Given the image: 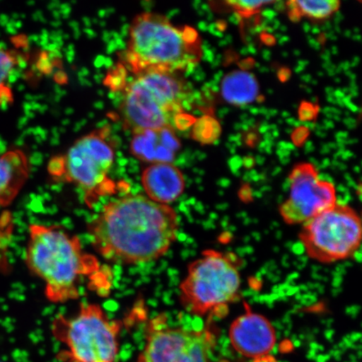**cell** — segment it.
<instances>
[{
    "label": "cell",
    "instance_id": "3957f363",
    "mask_svg": "<svg viewBox=\"0 0 362 362\" xmlns=\"http://www.w3.org/2000/svg\"><path fill=\"white\" fill-rule=\"evenodd\" d=\"M201 54V40L192 27H178L160 13L143 12L131 23L123 57L134 76L151 71L180 74L196 66Z\"/></svg>",
    "mask_w": 362,
    "mask_h": 362
},
{
    "label": "cell",
    "instance_id": "5bb4252c",
    "mask_svg": "<svg viewBox=\"0 0 362 362\" xmlns=\"http://www.w3.org/2000/svg\"><path fill=\"white\" fill-rule=\"evenodd\" d=\"M28 156L16 148L0 155V208L7 207L16 200L29 179Z\"/></svg>",
    "mask_w": 362,
    "mask_h": 362
},
{
    "label": "cell",
    "instance_id": "52a82bcc",
    "mask_svg": "<svg viewBox=\"0 0 362 362\" xmlns=\"http://www.w3.org/2000/svg\"><path fill=\"white\" fill-rule=\"evenodd\" d=\"M121 329L120 321L92 303L81 305L74 316H57L52 325L53 337L64 346L62 362H115Z\"/></svg>",
    "mask_w": 362,
    "mask_h": 362
},
{
    "label": "cell",
    "instance_id": "ac0fdd59",
    "mask_svg": "<svg viewBox=\"0 0 362 362\" xmlns=\"http://www.w3.org/2000/svg\"><path fill=\"white\" fill-rule=\"evenodd\" d=\"M17 64V59L13 54L0 45V89L4 88L6 81Z\"/></svg>",
    "mask_w": 362,
    "mask_h": 362
},
{
    "label": "cell",
    "instance_id": "9c48e42d",
    "mask_svg": "<svg viewBox=\"0 0 362 362\" xmlns=\"http://www.w3.org/2000/svg\"><path fill=\"white\" fill-rule=\"evenodd\" d=\"M144 339L137 362H211L216 344L210 328L172 327L164 314L148 321Z\"/></svg>",
    "mask_w": 362,
    "mask_h": 362
},
{
    "label": "cell",
    "instance_id": "4fadbf2b",
    "mask_svg": "<svg viewBox=\"0 0 362 362\" xmlns=\"http://www.w3.org/2000/svg\"><path fill=\"white\" fill-rule=\"evenodd\" d=\"M141 184L149 200L167 206L177 201L185 188L184 175L172 163L147 167L143 171Z\"/></svg>",
    "mask_w": 362,
    "mask_h": 362
},
{
    "label": "cell",
    "instance_id": "6da1fadb",
    "mask_svg": "<svg viewBox=\"0 0 362 362\" xmlns=\"http://www.w3.org/2000/svg\"><path fill=\"white\" fill-rule=\"evenodd\" d=\"M179 217L171 206L143 194L106 204L88 225L93 247L108 262L139 265L160 259L178 238Z\"/></svg>",
    "mask_w": 362,
    "mask_h": 362
},
{
    "label": "cell",
    "instance_id": "30bf717a",
    "mask_svg": "<svg viewBox=\"0 0 362 362\" xmlns=\"http://www.w3.org/2000/svg\"><path fill=\"white\" fill-rule=\"evenodd\" d=\"M288 198L279 208L288 225L302 226L338 203L336 187L321 180L313 165H297L288 175Z\"/></svg>",
    "mask_w": 362,
    "mask_h": 362
},
{
    "label": "cell",
    "instance_id": "2e32d148",
    "mask_svg": "<svg viewBox=\"0 0 362 362\" xmlns=\"http://www.w3.org/2000/svg\"><path fill=\"white\" fill-rule=\"evenodd\" d=\"M341 6L337 0H293L287 3L289 17L298 21L302 17L313 21L328 19Z\"/></svg>",
    "mask_w": 362,
    "mask_h": 362
},
{
    "label": "cell",
    "instance_id": "8992f818",
    "mask_svg": "<svg viewBox=\"0 0 362 362\" xmlns=\"http://www.w3.org/2000/svg\"><path fill=\"white\" fill-rule=\"evenodd\" d=\"M115 141L107 127L94 130L76 140L66 155L54 158L49 173L56 180L81 189L86 203L92 207L99 199L116 192L110 178L116 156Z\"/></svg>",
    "mask_w": 362,
    "mask_h": 362
},
{
    "label": "cell",
    "instance_id": "ffe728a7",
    "mask_svg": "<svg viewBox=\"0 0 362 362\" xmlns=\"http://www.w3.org/2000/svg\"><path fill=\"white\" fill-rule=\"evenodd\" d=\"M252 362H278V361H276V359L274 358L273 356H269L264 357V358L252 361Z\"/></svg>",
    "mask_w": 362,
    "mask_h": 362
},
{
    "label": "cell",
    "instance_id": "9a60e30c",
    "mask_svg": "<svg viewBox=\"0 0 362 362\" xmlns=\"http://www.w3.org/2000/svg\"><path fill=\"white\" fill-rule=\"evenodd\" d=\"M221 97L235 106H245L255 102L259 94L255 76L243 70L230 72L221 84Z\"/></svg>",
    "mask_w": 362,
    "mask_h": 362
},
{
    "label": "cell",
    "instance_id": "8fae6325",
    "mask_svg": "<svg viewBox=\"0 0 362 362\" xmlns=\"http://www.w3.org/2000/svg\"><path fill=\"white\" fill-rule=\"evenodd\" d=\"M228 337L234 351L252 361L271 356L277 343L271 321L249 307L230 324Z\"/></svg>",
    "mask_w": 362,
    "mask_h": 362
},
{
    "label": "cell",
    "instance_id": "5b68a950",
    "mask_svg": "<svg viewBox=\"0 0 362 362\" xmlns=\"http://www.w3.org/2000/svg\"><path fill=\"white\" fill-rule=\"evenodd\" d=\"M241 286L237 256L207 249L188 266L180 285V304L193 315L221 317L239 300Z\"/></svg>",
    "mask_w": 362,
    "mask_h": 362
},
{
    "label": "cell",
    "instance_id": "7c38bea8",
    "mask_svg": "<svg viewBox=\"0 0 362 362\" xmlns=\"http://www.w3.org/2000/svg\"><path fill=\"white\" fill-rule=\"evenodd\" d=\"M180 146L174 129L164 128L134 133L129 149L139 160L153 165L173 162Z\"/></svg>",
    "mask_w": 362,
    "mask_h": 362
},
{
    "label": "cell",
    "instance_id": "e0dca14e",
    "mask_svg": "<svg viewBox=\"0 0 362 362\" xmlns=\"http://www.w3.org/2000/svg\"><path fill=\"white\" fill-rule=\"evenodd\" d=\"M221 126L215 117L205 115L196 119L192 126V138L202 144H211L220 138Z\"/></svg>",
    "mask_w": 362,
    "mask_h": 362
},
{
    "label": "cell",
    "instance_id": "7a4b0ae2",
    "mask_svg": "<svg viewBox=\"0 0 362 362\" xmlns=\"http://www.w3.org/2000/svg\"><path fill=\"white\" fill-rule=\"evenodd\" d=\"M27 268L45 284V294L55 304L78 300L86 280L99 291L110 289L108 274L97 257L84 251L81 240L57 226L31 224L25 249Z\"/></svg>",
    "mask_w": 362,
    "mask_h": 362
},
{
    "label": "cell",
    "instance_id": "d6986e66",
    "mask_svg": "<svg viewBox=\"0 0 362 362\" xmlns=\"http://www.w3.org/2000/svg\"><path fill=\"white\" fill-rule=\"evenodd\" d=\"M273 1H251V0H233L226 2L228 6L234 8L243 16H250L257 13L264 6L274 4Z\"/></svg>",
    "mask_w": 362,
    "mask_h": 362
},
{
    "label": "cell",
    "instance_id": "277c9868",
    "mask_svg": "<svg viewBox=\"0 0 362 362\" xmlns=\"http://www.w3.org/2000/svg\"><path fill=\"white\" fill-rule=\"evenodd\" d=\"M189 95L187 81L179 74L151 71L135 75L124 86L119 106L124 127L133 134L173 129L175 117L184 112V103Z\"/></svg>",
    "mask_w": 362,
    "mask_h": 362
},
{
    "label": "cell",
    "instance_id": "ba28073f",
    "mask_svg": "<svg viewBox=\"0 0 362 362\" xmlns=\"http://www.w3.org/2000/svg\"><path fill=\"white\" fill-rule=\"evenodd\" d=\"M301 226L298 238L306 255L320 264L349 259L361 247V216L350 206L337 203Z\"/></svg>",
    "mask_w": 362,
    "mask_h": 362
}]
</instances>
